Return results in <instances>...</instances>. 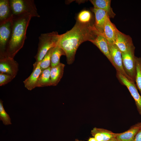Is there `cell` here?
<instances>
[{
    "mask_svg": "<svg viewBox=\"0 0 141 141\" xmlns=\"http://www.w3.org/2000/svg\"><path fill=\"white\" fill-rule=\"evenodd\" d=\"M141 129V122L132 126L127 131L120 133L116 138L118 141H133L137 133Z\"/></svg>",
    "mask_w": 141,
    "mask_h": 141,
    "instance_id": "9a60e30c",
    "label": "cell"
},
{
    "mask_svg": "<svg viewBox=\"0 0 141 141\" xmlns=\"http://www.w3.org/2000/svg\"><path fill=\"white\" fill-rule=\"evenodd\" d=\"M121 53L126 52L133 45L131 37L118 31L114 43Z\"/></svg>",
    "mask_w": 141,
    "mask_h": 141,
    "instance_id": "8fae6325",
    "label": "cell"
},
{
    "mask_svg": "<svg viewBox=\"0 0 141 141\" xmlns=\"http://www.w3.org/2000/svg\"><path fill=\"white\" fill-rule=\"evenodd\" d=\"M53 48H51L48 51L40 62V66L42 71L50 67L51 56Z\"/></svg>",
    "mask_w": 141,
    "mask_h": 141,
    "instance_id": "cb8c5ba5",
    "label": "cell"
},
{
    "mask_svg": "<svg viewBox=\"0 0 141 141\" xmlns=\"http://www.w3.org/2000/svg\"><path fill=\"white\" fill-rule=\"evenodd\" d=\"M65 65L60 63L58 65L51 67L50 71L51 86L57 85L63 75Z\"/></svg>",
    "mask_w": 141,
    "mask_h": 141,
    "instance_id": "2e32d148",
    "label": "cell"
},
{
    "mask_svg": "<svg viewBox=\"0 0 141 141\" xmlns=\"http://www.w3.org/2000/svg\"><path fill=\"white\" fill-rule=\"evenodd\" d=\"M90 41L99 49L112 64L108 42L103 35L99 33L94 39Z\"/></svg>",
    "mask_w": 141,
    "mask_h": 141,
    "instance_id": "4fadbf2b",
    "label": "cell"
},
{
    "mask_svg": "<svg viewBox=\"0 0 141 141\" xmlns=\"http://www.w3.org/2000/svg\"><path fill=\"white\" fill-rule=\"evenodd\" d=\"M108 44L112 61V65L116 69L117 72L121 74L132 81L126 74L124 69L121 52L114 44L108 42Z\"/></svg>",
    "mask_w": 141,
    "mask_h": 141,
    "instance_id": "9c48e42d",
    "label": "cell"
},
{
    "mask_svg": "<svg viewBox=\"0 0 141 141\" xmlns=\"http://www.w3.org/2000/svg\"><path fill=\"white\" fill-rule=\"evenodd\" d=\"M60 35L56 31L41 34L39 37L37 52L34 56L36 62H40L51 48L58 44Z\"/></svg>",
    "mask_w": 141,
    "mask_h": 141,
    "instance_id": "3957f363",
    "label": "cell"
},
{
    "mask_svg": "<svg viewBox=\"0 0 141 141\" xmlns=\"http://www.w3.org/2000/svg\"><path fill=\"white\" fill-rule=\"evenodd\" d=\"M118 30L110 21V18L107 20L104 25L103 35L108 43H114Z\"/></svg>",
    "mask_w": 141,
    "mask_h": 141,
    "instance_id": "5bb4252c",
    "label": "cell"
},
{
    "mask_svg": "<svg viewBox=\"0 0 141 141\" xmlns=\"http://www.w3.org/2000/svg\"><path fill=\"white\" fill-rule=\"evenodd\" d=\"M13 19L0 23V56L5 55L11 36Z\"/></svg>",
    "mask_w": 141,
    "mask_h": 141,
    "instance_id": "8992f818",
    "label": "cell"
},
{
    "mask_svg": "<svg viewBox=\"0 0 141 141\" xmlns=\"http://www.w3.org/2000/svg\"><path fill=\"white\" fill-rule=\"evenodd\" d=\"M32 17L28 14L13 16L11 36L5 55L14 58L23 47L26 38L27 29Z\"/></svg>",
    "mask_w": 141,
    "mask_h": 141,
    "instance_id": "7a4b0ae2",
    "label": "cell"
},
{
    "mask_svg": "<svg viewBox=\"0 0 141 141\" xmlns=\"http://www.w3.org/2000/svg\"><path fill=\"white\" fill-rule=\"evenodd\" d=\"M9 0H0V23L13 18Z\"/></svg>",
    "mask_w": 141,
    "mask_h": 141,
    "instance_id": "e0dca14e",
    "label": "cell"
},
{
    "mask_svg": "<svg viewBox=\"0 0 141 141\" xmlns=\"http://www.w3.org/2000/svg\"><path fill=\"white\" fill-rule=\"evenodd\" d=\"M75 141H82L80 140H78L77 139H76L75 140Z\"/></svg>",
    "mask_w": 141,
    "mask_h": 141,
    "instance_id": "f546056e",
    "label": "cell"
},
{
    "mask_svg": "<svg viewBox=\"0 0 141 141\" xmlns=\"http://www.w3.org/2000/svg\"><path fill=\"white\" fill-rule=\"evenodd\" d=\"M51 67L42 71L38 79L37 87L51 86L50 71Z\"/></svg>",
    "mask_w": 141,
    "mask_h": 141,
    "instance_id": "d6986e66",
    "label": "cell"
},
{
    "mask_svg": "<svg viewBox=\"0 0 141 141\" xmlns=\"http://www.w3.org/2000/svg\"><path fill=\"white\" fill-rule=\"evenodd\" d=\"M105 141H118L116 138H112L110 140Z\"/></svg>",
    "mask_w": 141,
    "mask_h": 141,
    "instance_id": "f1b7e54d",
    "label": "cell"
},
{
    "mask_svg": "<svg viewBox=\"0 0 141 141\" xmlns=\"http://www.w3.org/2000/svg\"><path fill=\"white\" fill-rule=\"evenodd\" d=\"M62 55H66L65 53L57 44L53 48L51 56V67L55 66L60 63V58Z\"/></svg>",
    "mask_w": 141,
    "mask_h": 141,
    "instance_id": "ffe728a7",
    "label": "cell"
},
{
    "mask_svg": "<svg viewBox=\"0 0 141 141\" xmlns=\"http://www.w3.org/2000/svg\"><path fill=\"white\" fill-rule=\"evenodd\" d=\"M14 78L11 75L0 73V86H4L7 84Z\"/></svg>",
    "mask_w": 141,
    "mask_h": 141,
    "instance_id": "484cf974",
    "label": "cell"
},
{
    "mask_svg": "<svg viewBox=\"0 0 141 141\" xmlns=\"http://www.w3.org/2000/svg\"><path fill=\"white\" fill-rule=\"evenodd\" d=\"M88 141H97L94 138H90L88 140Z\"/></svg>",
    "mask_w": 141,
    "mask_h": 141,
    "instance_id": "83f0119b",
    "label": "cell"
},
{
    "mask_svg": "<svg viewBox=\"0 0 141 141\" xmlns=\"http://www.w3.org/2000/svg\"><path fill=\"white\" fill-rule=\"evenodd\" d=\"M91 18V14L89 11L84 10L81 11L78 14L77 20L79 22L82 23H89Z\"/></svg>",
    "mask_w": 141,
    "mask_h": 141,
    "instance_id": "d4e9b609",
    "label": "cell"
},
{
    "mask_svg": "<svg viewBox=\"0 0 141 141\" xmlns=\"http://www.w3.org/2000/svg\"><path fill=\"white\" fill-rule=\"evenodd\" d=\"M136 85L141 94V58L136 56Z\"/></svg>",
    "mask_w": 141,
    "mask_h": 141,
    "instance_id": "7402d4cb",
    "label": "cell"
},
{
    "mask_svg": "<svg viewBox=\"0 0 141 141\" xmlns=\"http://www.w3.org/2000/svg\"><path fill=\"white\" fill-rule=\"evenodd\" d=\"M90 2L93 5L94 8L104 10L108 13L110 18H113L115 14L111 7V0H91Z\"/></svg>",
    "mask_w": 141,
    "mask_h": 141,
    "instance_id": "ac0fdd59",
    "label": "cell"
},
{
    "mask_svg": "<svg viewBox=\"0 0 141 141\" xmlns=\"http://www.w3.org/2000/svg\"><path fill=\"white\" fill-rule=\"evenodd\" d=\"M9 1L13 16L28 14L32 17H40L33 0H10Z\"/></svg>",
    "mask_w": 141,
    "mask_h": 141,
    "instance_id": "277c9868",
    "label": "cell"
},
{
    "mask_svg": "<svg viewBox=\"0 0 141 141\" xmlns=\"http://www.w3.org/2000/svg\"><path fill=\"white\" fill-rule=\"evenodd\" d=\"M18 68V64L14 58L6 55L0 56V73L15 78L17 73Z\"/></svg>",
    "mask_w": 141,
    "mask_h": 141,
    "instance_id": "ba28073f",
    "label": "cell"
},
{
    "mask_svg": "<svg viewBox=\"0 0 141 141\" xmlns=\"http://www.w3.org/2000/svg\"><path fill=\"white\" fill-rule=\"evenodd\" d=\"M33 70L30 75L26 79L23 83L25 87L31 90L37 87L39 77L42 71L40 66V62H35L33 64Z\"/></svg>",
    "mask_w": 141,
    "mask_h": 141,
    "instance_id": "30bf717a",
    "label": "cell"
},
{
    "mask_svg": "<svg viewBox=\"0 0 141 141\" xmlns=\"http://www.w3.org/2000/svg\"><path fill=\"white\" fill-rule=\"evenodd\" d=\"M99 33L94 25L77 21L71 29L60 34L58 44L65 53L67 63L73 62L77 50L82 43L93 39Z\"/></svg>",
    "mask_w": 141,
    "mask_h": 141,
    "instance_id": "6da1fadb",
    "label": "cell"
},
{
    "mask_svg": "<svg viewBox=\"0 0 141 141\" xmlns=\"http://www.w3.org/2000/svg\"><path fill=\"white\" fill-rule=\"evenodd\" d=\"M135 49L133 45L126 52L121 53L124 69L126 74L134 83L136 73Z\"/></svg>",
    "mask_w": 141,
    "mask_h": 141,
    "instance_id": "5b68a950",
    "label": "cell"
},
{
    "mask_svg": "<svg viewBox=\"0 0 141 141\" xmlns=\"http://www.w3.org/2000/svg\"><path fill=\"white\" fill-rule=\"evenodd\" d=\"M0 120L5 125L11 124V119L9 115L5 110L3 104V101L0 100Z\"/></svg>",
    "mask_w": 141,
    "mask_h": 141,
    "instance_id": "603a6c76",
    "label": "cell"
},
{
    "mask_svg": "<svg viewBox=\"0 0 141 141\" xmlns=\"http://www.w3.org/2000/svg\"><path fill=\"white\" fill-rule=\"evenodd\" d=\"M133 141H141V129L135 136Z\"/></svg>",
    "mask_w": 141,
    "mask_h": 141,
    "instance_id": "4316f807",
    "label": "cell"
},
{
    "mask_svg": "<svg viewBox=\"0 0 141 141\" xmlns=\"http://www.w3.org/2000/svg\"><path fill=\"white\" fill-rule=\"evenodd\" d=\"M91 131L98 132L101 135L102 141L107 140L115 138L120 133H115L111 131L104 129L95 128Z\"/></svg>",
    "mask_w": 141,
    "mask_h": 141,
    "instance_id": "44dd1931",
    "label": "cell"
},
{
    "mask_svg": "<svg viewBox=\"0 0 141 141\" xmlns=\"http://www.w3.org/2000/svg\"><path fill=\"white\" fill-rule=\"evenodd\" d=\"M116 75L121 83L129 90L135 101L138 111L141 115V96L138 91L135 83L119 73L117 72Z\"/></svg>",
    "mask_w": 141,
    "mask_h": 141,
    "instance_id": "52a82bcc",
    "label": "cell"
},
{
    "mask_svg": "<svg viewBox=\"0 0 141 141\" xmlns=\"http://www.w3.org/2000/svg\"><path fill=\"white\" fill-rule=\"evenodd\" d=\"M92 11L95 15V27L99 33L103 35L105 24L108 19L109 18L108 14L104 10L94 8Z\"/></svg>",
    "mask_w": 141,
    "mask_h": 141,
    "instance_id": "7c38bea8",
    "label": "cell"
}]
</instances>
